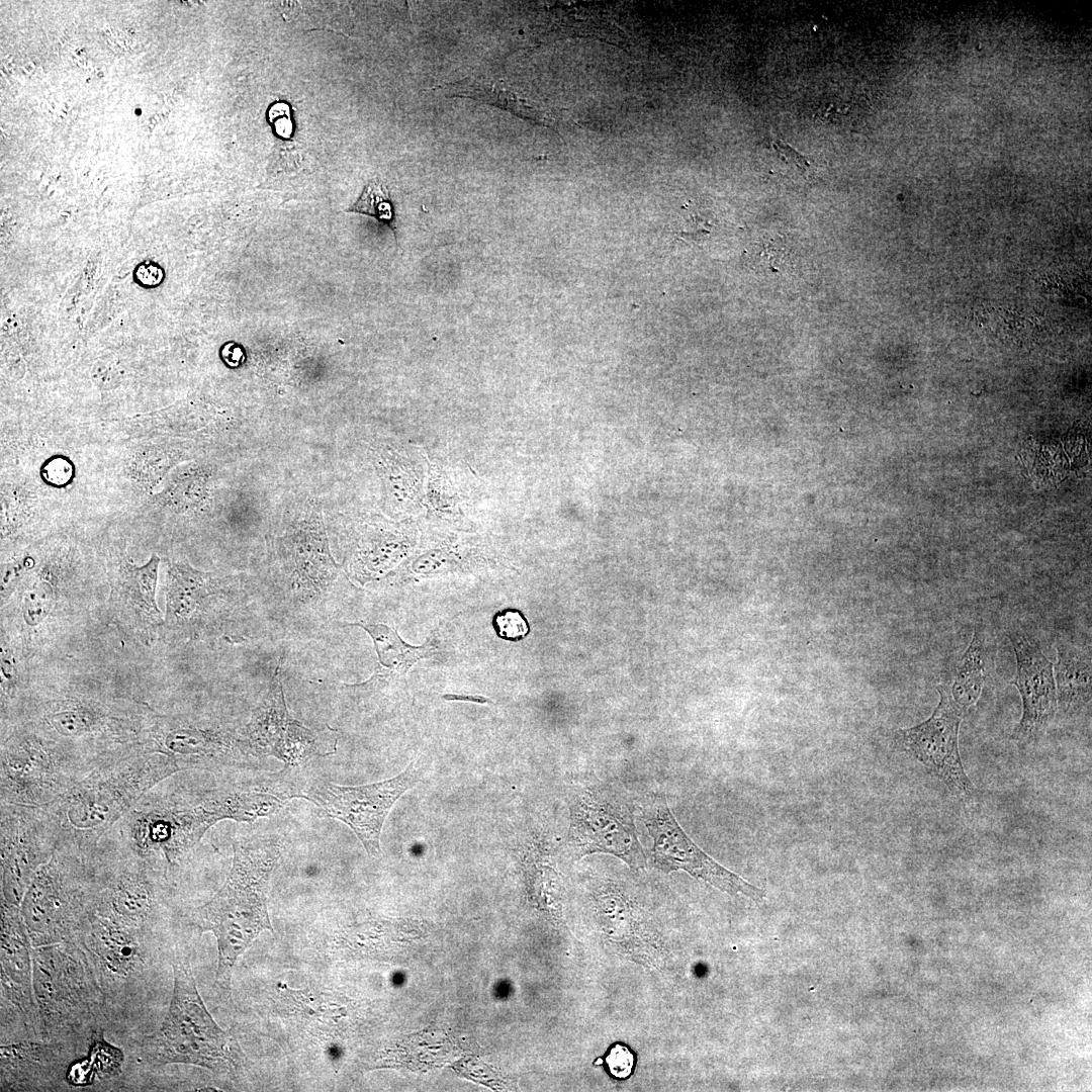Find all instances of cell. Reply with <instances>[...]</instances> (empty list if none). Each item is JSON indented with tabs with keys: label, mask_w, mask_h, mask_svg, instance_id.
<instances>
[{
	"label": "cell",
	"mask_w": 1092,
	"mask_h": 1092,
	"mask_svg": "<svg viewBox=\"0 0 1092 1092\" xmlns=\"http://www.w3.org/2000/svg\"><path fill=\"white\" fill-rule=\"evenodd\" d=\"M85 1058L95 1080L99 1081L117 1078L124 1063L123 1053L106 1041L104 1031H99L92 1036L88 1045V1056Z\"/></svg>",
	"instance_id": "cell-23"
},
{
	"label": "cell",
	"mask_w": 1092,
	"mask_h": 1092,
	"mask_svg": "<svg viewBox=\"0 0 1092 1092\" xmlns=\"http://www.w3.org/2000/svg\"><path fill=\"white\" fill-rule=\"evenodd\" d=\"M181 770L144 748L99 763L54 802L40 806L58 848L93 854L114 825L156 785Z\"/></svg>",
	"instance_id": "cell-1"
},
{
	"label": "cell",
	"mask_w": 1092,
	"mask_h": 1092,
	"mask_svg": "<svg viewBox=\"0 0 1092 1092\" xmlns=\"http://www.w3.org/2000/svg\"><path fill=\"white\" fill-rule=\"evenodd\" d=\"M1 904L19 907L37 870L58 849L41 807L1 803Z\"/></svg>",
	"instance_id": "cell-14"
},
{
	"label": "cell",
	"mask_w": 1092,
	"mask_h": 1092,
	"mask_svg": "<svg viewBox=\"0 0 1092 1092\" xmlns=\"http://www.w3.org/2000/svg\"><path fill=\"white\" fill-rule=\"evenodd\" d=\"M135 277L142 285L154 286L162 281L163 271L154 263H144L138 267Z\"/></svg>",
	"instance_id": "cell-29"
},
{
	"label": "cell",
	"mask_w": 1092,
	"mask_h": 1092,
	"mask_svg": "<svg viewBox=\"0 0 1092 1092\" xmlns=\"http://www.w3.org/2000/svg\"><path fill=\"white\" fill-rule=\"evenodd\" d=\"M433 89L441 90L449 97H466L499 107L518 117L558 132L556 116L548 108L519 95L503 81L486 77H468L457 82L435 86Z\"/></svg>",
	"instance_id": "cell-18"
},
{
	"label": "cell",
	"mask_w": 1092,
	"mask_h": 1092,
	"mask_svg": "<svg viewBox=\"0 0 1092 1092\" xmlns=\"http://www.w3.org/2000/svg\"><path fill=\"white\" fill-rule=\"evenodd\" d=\"M372 637L379 662L386 668L399 673L406 670L419 659L428 656L430 646H411L397 633L383 624H358Z\"/></svg>",
	"instance_id": "cell-22"
},
{
	"label": "cell",
	"mask_w": 1092,
	"mask_h": 1092,
	"mask_svg": "<svg viewBox=\"0 0 1092 1092\" xmlns=\"http://www.w3.org/2000/svg\"><path fill=\"white\" fill-rule=\"evenodd\" d=\"M53 601V589L40 581L27 589L23 599V616L30 625L37 624L47 615Z\"/></svg>",
	"instance_id": "cell-25"
},
{
	"label": "cell",
	"mask_w": 1092,
	"mask_h": 1092,
	"mask_svg": "<svg viewBox=\"0 0 1092 1092\" xmlns=\"http://www.w3.org/2000/svg\"><path fill=\"white\" fill-rule=\"evenodd\" d=\"M166 931L124 925L94 911L74 943L86 953L104 996L109 1023L134 1024L158 1001L174 946Z\"/></svg>",
	"instance_id": "cell-2"
},
{
	"label": "cell",
	"mask_w": 1092,
	"mask_h": 1092,
	"mask_svg": "<svg viewBox=\"0 0 1092 1092\" xmlns=\"http://www.w3.org/2000/svg\"><path fill=\"white\" fill-rule=\"evenodd\" d=\"M492 626L497 636L506 640H521L529 632L526 619L519 611L513 609L496 613Z\"/></svg>",
	"instance_id": "cell-26"
},
{
	"label": "cell",
	"mask_w": 1092,
	"mask_h": 1092,
	"mask_svg": "<svg viewBox=\"0 0 1092 1092\" xmlns=\"http://www.w3.org/2000/svg\"><path fill=\"white\" fill-rule=\"evenodd\" d=\"M605 1061L608 1071L617 1079L628 1078L632 1074L635 1065L634 1054L627 1045L621 1042L611 1046Z\"/></svg>",
	"instance_id": "cell-27"
},
{
	"label": "cell",
	"mask_w": 1092,
	"mask_h": 1092,
	"mask_svg": "<svg viewBox=\"0 0 1092 1092\" xmlns=\"http://www.w3.org/2000/svg\"><path fill=\"white\" fill-rule=\"evenodd\" d=\"M1 1042L41 1039L33 992L32 944L20 908L1 904Z\"/></svg>",
	"instance_id": "cell-10"
},
{
	"label": "cell",
	"mask_w": 1092,
	"mask_h": 1092,
	"mask_svg": "<svg viewBox=\"0 0 1092 1092\" xmlns=\"http://www.w3.org/2000/svg\"><path fill=\"white\" fill-rule=\"evenodd\" d=\"M78 1054L42 1039L1 1044V1091L60 1090Z\"/></svg>",
	"instance_id": "cell-17"
},
{
	"label": "cell",
	"mask_w": 1092,
	"mask_h": 1092,
	"mask_svg": "<svg viewBox=\"0 0 1092 1092\" xmlns=\"http://www.w3.org/2000/svg\"><path fill=\"white\" fill-rule=\"evenodd\" d=\"M171 967L173 991L167 1014L156 1031L134 1043L138 1060L151 1067L187 1064L233 1075L243 1054L233 1034L221 1029L207 1010L196 987L189 954L179 939Z\"/></svg>",
	"instance_id": "cell-4"
},
{
	"label": "cell",
	"mask_w": 1092,
	"mask_h": 1092,
	"mask_svg": "<svg viewBox=\"0 0 1092 1092\" xmlns=\"http://www.w3.org/2000/svg\"><path fill=\"white\" fill-rule=\"evenodd\" d=\"M41 1039L78 1052L109 1027L107 1007L85 951L74 942L32 947Z\"/></svg>",
	"instance_id": "cell-5"
},
{
	"label": "cell",
	"mask_w": 1092,
	"mask_h": 1092,
	"mask_svg": "<svg viewBox=\"0 0 1092 1092\" xmlns=\"http://www.w3.org/2000/svg\"><path fill=\"white\" fill-rule=\"evenodd\" d=\"M993 647L987 632L983 628L975 629L968 648L959 659L950 684H946L952 700L965 712L980 699L991 672Z\"/></svg>",
	"instance_id": "cell-20"
},
{
	"label": "cell",
	"mask_w": 1092,
	"mask_h": 1092,
	"mask_svg": "<svg viewBox=\"0 0 1092 1092\" xmlns=\"http://www.w3.org/2000/svg\"><path fill=\"white\" fill-rule=\"evenodd\" d=\"M570 837L582 855L605 852L633 868L645 867L632 803L613 788L593 787L574 801Z\"/></svg>",
	"instance_id": "cell-11"
},
{
	"label": "cell",
	"mask_w": 1092,
	"mask_h": 1092,
	"mask_svg": "<svg viewBox=\"0 0 1092 1092\" xmlns=\"http://www.w3.org/2000/svg\"><path fill=\"white\" fill-rule=\"evenodd\" d=\"M936 689L939 702L931 716L916 726L896 731L894 744L921 762L953 795L970 799L975 787L964 769L959 750L960 726L967 712L952 700L946 684Z\"/></svg>",
	"instance_id": "cell-13"
},
{
	"label": "cell",
	"mask_w": 1092,
	"mask_h": 1092,
	"mask_svg": "<svg viewBox=\"0 0 1092 1092\" xmlns=\"http://www.w3.org/2000/svg\"><path fill=\"white\" fill-rule=\"evenodd\" d=\"M95 911L124 925L167 931L165 874L127 853L101 858Z\"/></svg>",
	"instance_id": "cell-12"
},
{
	"label": "cell",
	"mask_w": 1092,
	"mask_h": 1092,
	"mask_svg": "<svg viewBox=\"0 0 1092 1092\" xmlns=\"http://www.w3.org/2000/svg\"><path fill=\"white\" fill-rule=\"evenodd\" d=\"M643 821L652 839L655 868L670 873L684 871L720 891L761 901L764 892L727 870L701 849L681 829L663 801L647 806Z\"/></svg>",
	"instance_id": "cell-15"
},
{
	"label": "cell",
	"mask_w": 1092,
	"mask_h": 1092,
	"mask_svg": "<svg viewBox=\"0 0 1092 1092\" xmlns=\"http://www.w3.org/2000/svg\"><path fill=\"white\" fill-rule=\"evenodd\" d=\"M125 852L163 872L175 866L213 825L199 803L140 801L119 821Z\"/></svg>",
	"instance_id": "cell-8"
},
{
	"label": "cell",
	"mask_w": 1092,
	"mask_h": 1092,
	"mask_svg": "<svg viewBox=\"0 0 1092 1092\" xmlns=\"http://www.w3.org/2000/svg\"><path fill=\"white\" fill-rule=\"evenodd\" d=\"M159 557L153 555L142 567L125 564L119 579L118 597L124 605L147 623H159L160 611L155 601V588L158 575Z\"/></svg>",
	"instance_id": "cell-21"
},
{
	"label": "cell",
	"mask_w": 1092,
	"mask_h": 1092,
	"mask_svg": "<svg viewBox=\"0 0 1092 1092\" xmlns=\"http://www.w3.org/2000/svg\"><path fill=\"white\" fill-rule=\"evenodd\" d=\"M443 698L449 701H468L477 704H491L492 701L482 696H467V695H444Z\"/></svg>",
	"instance_id": "cell-30"
},
{
	"label": "cell",
	"mask_w": 1092,
	"mask_h": 1092,
	"mask_svg": "<svg viewBox=\"0 0 1092 1092\" xmlns=\"http://www.w3.org/2000/svg\"><path fill=\"white\" fill-rule=\"evenodd\" d=\"M1007 636L1016 660L1011 684L1017 688L1022 702V715L1011 738L1026 745L1042 735L1058 712L1053 662L1021 630L1011 629Z\"/></svg>",
	"instance_id": "cell-16"
},
{
	"label": "cell",
	"mask_w": 1092,
	"mask_h": 1092,
	"mask_svg": "<svg viewBox=\"0 0 1092 1092\" xmlns=\"http://www.w3.org/2000/svg\"><path fill=\"white\" fill-rule=\"evenodd\" d=\"M1054 668L1058 710L1072 715L1091 702V653L1063 639L1057 642Z\"/></svg>",
	"instance_id": "cell-19"
},
{
	"label": "cell",
	"mask_w": 1092,
	"mask_h": 1092,
	"mask_svg": "<svg viewBox=\"0 0 1092 1092\" xmlns=\"http://www.w3.org/2000/svg\"><path fill=\"white\" fill-rule=\"evenodd\" d=\"M774 148L786 160V162L795 165L796 168H798L799 170L804 172L810 169L811 166L808 158L793 149L788 144H785L783 141H775Z\"/></svg>",
	"instance_id": "cell-28"
},
{
	"label": "cell",
	"mask_w": 1092,
	"mask_h": 1092,
	"mask_svg": "<svg viewBox=\"0 0 1092 1092\" xmlns=\"http://www.w3.org/2000/svg\"><path fill=\"white\" fill-rule=\"evenodd\" d=\"M279 854V843L272 839L236 842L225 883L192 912V923L216 938L215 982L223 991L231 989L233 968L240 956L261 932L273 931L266 893Z\"/></svg>",
	"instance_id": "cell-3"
},
{
	"label": "cell",
	"mask_w": 1092,
	"mask_h": 1092,
	"mask_svg": "<svg viewBox=\"0 0 1092 1092\" xmlns=\"http://www.w3.org/2000/svg\"><path fill=\"white\" fill-rule=\"evenodd\" d=\"M101 855L58 848L33 876L20 904L32 947L75 942L96 909Z\"/></svg>",
	"instance_id": "cell-6"
},
{
	"label": "cell",
	"mask_w": 1092,
	"mask_h": 1092,
	"mask_svg": "<svg viewBox=\"0 0 1092 1092\" xmlns=\"http://www.w3.org/2000/svg\"><path fill=\"white\" fill-rule=\"evenodd\" d=\"M348 212L367 214L387 224L395 235L394 212L387 187L378 179L370 180Z\"/></svg>",
	"instance_id": "cell-24"
},
{
	"label": "cell",
	"mask_w": 1092,
	"mask_h": 1092,
	"mask_svg": "<svg viewBox=\"0 0 1092 1092\" xmlns=\"http://www.w3.org/2000/svg\"><path fill=\"white\" fill-rule=\"evenodd\" d=\"M421 780L414 762L399 775L369 785L344 787L313 780L298 796L311 801L322 812L347 824L370 855L380 852V833L393 804Z\"/></svg>",
	"instance_id": "cell-9"
},
{
	"label": "cell",
	"mask_w": 1092,
	"mask_h": 1092,
	"mask_svg": "<svg viewBox=\"0 0 1092 1092\" xmlns=\"http://www.w3.org/2000/svg\"><path fill=\"white\" fill-rule=\"evenodd\" d=\"M0 799L40 807L63 795L90 768L38 730H17L2 742Z\"/></svg>",
	"instance_id": "cell-7"
}]
</instances>
